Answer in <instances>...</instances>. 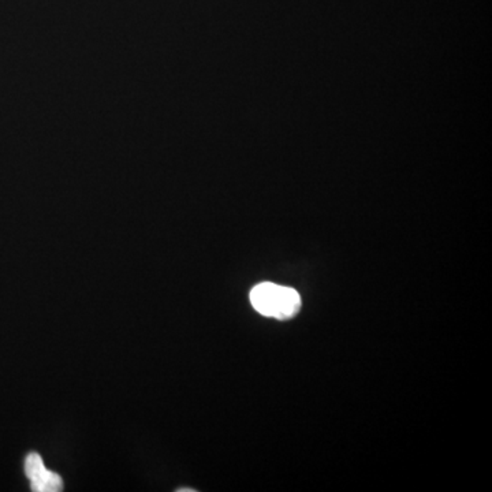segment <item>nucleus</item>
<instances>
[{
  "mask_svg": "<svg viewBox=\"0 0 492 492\" xmlns=\"http://www.w3.org/2000/svg\"><path fill=\"white\" fill-rule=\"evenodd\" d=\"M251 302L260 315L277 320L292 319L301 309V297L297 290L269 282L252 289Z\"/></svg>",
  "mask_w": 492,
  "mask_h": 492,
  "instance_id": "obj_1",
  "label": "nucleus"
},
{
  "mask_svg": "<svg viewBox=\"0 0 492 492\" xmlns=\"http://www.w3.org/2000/svg\"><path fill=\"white\" fill-rule=\"evenodd\" d=\"M25 473L35 492H60L63 481L59 474L47 469L40 454L30 453L25 459Z\"/></svg>",
  "mask_w": 492,
  "mask_h": 492,
  "instance_id": "obj_2",
  "label": "nucleus"
}]
</instances>
